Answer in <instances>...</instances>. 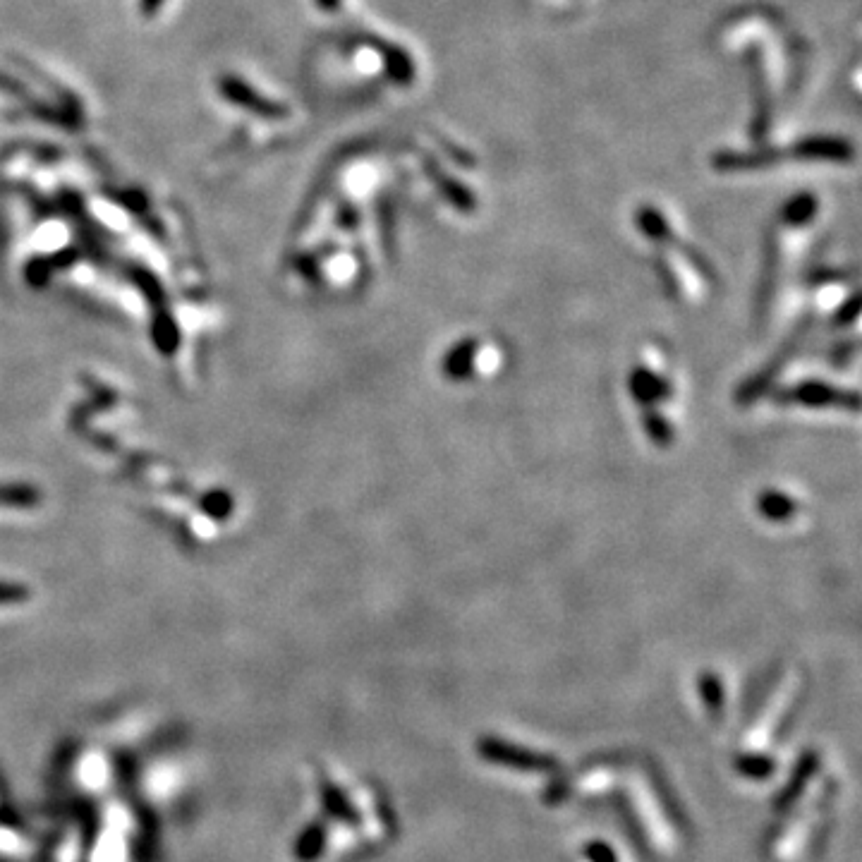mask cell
<instances>
[{"label":"cell","instance_id":"6da1fadb","mask_svg":"<svg viewBox=\"0 0 862 862\" xmlns=\"http://www.w3.org/2000/svg\"><path fill=\"white\" fill-rule=\"evenodd\" d=\"M855 156L853 144L841 137H810L800 139L791 147H772L760 151H716L712 166L716 171H760V168L779 166L786 161H815V163H851Z\"/></svg>","mask_w":862,"mask_h":862},{"label":"cell","instance_id":"7a4b0ae2","mask_svg":"<svg viewBox=\"0 0 862 862\" xmlns=\"http://www.w3.org/2000/svg\"><path fill=\"white\" fill-rule=\"evenodd\" d=\"M812 326H815V312H807L803 319L798 321V324L793 326V331L788 333V338H783V343L779 345V350L774 352L772 360H769L757 374H752L750 379H745L740 388L736 391V400L738 405H752L757 403L764 393L769 391V388L774 386V381L779 379L783 369L791 364V360L795 355H798L800 348H803L807 336H810Z\"/></svg>","mask_w":862,"mask_h":862},{"label":"cell","instance_id":"3957f363","mask_svg":"<svg viewBox=\"0 0 862 862\" xmlns=\"http://www.w3.org/2000/svg\"><path fill=\"white\" fill-rule=\"evenodd\" d=\"M635 223H637V228H640V233L645 235L647 240H652L654 245L671 247V250H676L678 254H681V257L688 261L692 269L700 273L704 281H712V283L716 281V271H714L712 261L704 257V254L697 250L695 245H688V242H683L681 238H678V235L673 233L671 223L666 221V216L661 214L657 206H649V204L640 206V209H637Z\"/></svg>","mask_w":862,"mask_h":862},{"label":"cell","instance_id":"277c9868","mask_svg":"<svg viewBox=\"0 0 862 862\" xmlns=\"http://www.w3.org/2000/svg\"><path fill=\"white\" fill-rule=\"evenodd\" d=\"M779 405H798V408L812 410H860V396L853 388H839L819 379L798 381L795 386L781 388L776 393Z\"/></svg>","mask_w":862,"mask_h":862},{"label":"cell","instance_id":"5b68a950","mask_svg":"<svg viewBox=\"0 0 862 862\" xmlns=\"http://www.w3.org/2000/svg\"><path fill=\"white\" fill-rule=\"evenodd\" d=\"M628 388L642 408H652V405L673 396V386L669 381L649 367H635L628 376Z\"/></svg>","mask_w":862,"mask_h":862},{"label":"cell","instance_id":"8992f818","mask_svg":"<svg viewBox=\"0 0 862 862\" xmlns=\"http://www.w3.org/2000/svg\"><path fill=\"white\" fill-rule=\"evenodd\" d=\"M424 166H427L429 180L434 182V187L441 192V197L451 206H455L460 214H472V211L477 209V197L472 194L470 187L463 185L458 178H453V175H448L441 166H436L434 161H427Z\"/></svg>","mask_w":862,"mask_h":862},{"label":"cell","instance_id":"52a82bcc","mask_svg":"<svg viewBox=\"0 0 862 862\" xmlns=\"http://www.w3.org/2000/svg\"><path fill=\"white\" fill-rule=\"evenodd\" d=\"M479 360V343L475 338H467V341L455 343L451 350L443 357V374L448 379H467L477 369Z\"/></svg>","mask_w":862,"mask_h":862},{"label":"cell","instance_id":"ba28073f","mask_svg":"<svg viewBox=\"0 0 862 862\" xmlns=\"http://www.w3.org/2000/svg\"><path fill=\"white\" fill-rule=\"evenodd\" d=\"M757 511H760L764 520L786 522L798 511V503L793 501V496L783 494L779 489H767L757 496Z\"/></svg>","mask_w":862,"mask_h":862},{"label":"cell","instance_id":"9c48e42d","mask_svg":"<svg viewBox=\"0 0 862 862\" xmlns=\"http://www.w3.org/2000/svg\"><path fill=\"white\" fill-rule=\"evenodd\" d=\"M817 211H819V199L815 194L798 192L783 204L781 221L791 228H800V226H807V223L817 216Z\"/></svg>","mask_w":862,"mask_h":862},{"label":"cell","instance_id":"30bf717a","mask_svg":"<svg viewBox=\"0 0 862 862\" xmlns=\"http://www.w3.org/2000/svg\"><path fill=\"white\" fill-rule=\"evenodd\" d=\"M379 51L384 53L386 72L391 75V80L403 84V87L412 84V80H415V63H412L410 53L393 44H379Z\"/></svg>","mask_w":862,"mask_h":862},{"label":"cell","instance_id":"8fae6325","mask_svg":"<svg viewBox=\"0 0 862 862\" xmlns=\"http://www.w3.org/2000/svg\"><path fill=\"white\" fill-rule=\"evenodd\" d=\"M776 273H779V252H776V240L772 238L767 247V261H764L760 293H757V317L760 319L769 309V302H772V295L776 288Z\"/></svg>","mask_w":862,"mask_h":862},{"label":"cell","instance_id":"7c38bea8","mask_svg":"<svg viewBox=\"0 0 862 862\" xmlns=\"http://www.w3.org/2000/svg\"><path fill=\"white\" fill-rule=\"evenodd\" d=\"M642 427H645L647 436L654 443H657L659 448H669L671 443H673V427H671V422L666 420V417L661 415V412L657 408H654V405H652V408L642 410Z\"/></svg>","mask_w":862,"mask_h":862},{"label":"cell","instance_id":"4fadbf2b","mask_svg":"<svg viewBox=\"0 0 862 862\" xmlns=\"http://www.w3.org/2000/svg\"><path fill=\"white\" fill-rule=\"evenodd\" d=\"M697 688H700V697L704 707H707V712H724V683H721V678L716 676L714 671H704Z\"/></svg>","mask_w":862,"mask_h":862},{"label":"cell","instance_id":"5bb4252c","mask_svg":"<svg viewBox=\"0 0 862 862\" xmlns=\"http://www.w3.org/2000/svg\"><path fill=\"white\" fill-rule=\"evenodd\" d=\"M858 314H860V302H858V295H853L851 300H848L846 305H843V307L839 309V314H836L834 324H836V326H846V324H851V321L858 319Z\"/></svg>","mask_w":862,"mask_h":862},{"label":"cell","instance_id":"9a60e30c","mask_svg":"<svg viewBox=\"0 0 862 862\" xmlns=\"http://www.w3.org/2000/svg\"><path fill=\"white\" fill-rule=\"evenodd\" d=\"M338 3H341V0H319V5L324 10H336Z\"/></svg>","mask_w":862,"mask_h":862}]
</instances>
